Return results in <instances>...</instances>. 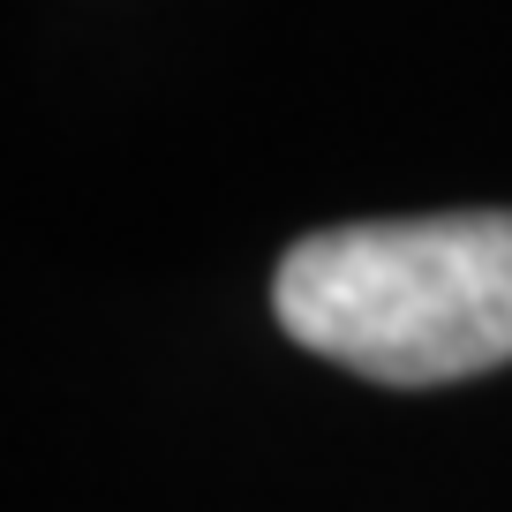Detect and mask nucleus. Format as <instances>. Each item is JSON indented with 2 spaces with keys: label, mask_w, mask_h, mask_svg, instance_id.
<instances>
[{
  "label": "nucleus",
  "mask_w": 512,
  "mask_h": 512,
  "mask_svg": "<svg viewBox=\"0 0 512 512\" xmlns=\"http://www.w3.org/2000/svg\"><path fill=\"white\" fill-rule=\"evenodd\" d=\"M272 309L309 354L377 384H452L512 362V211L324 226L287 249Z\"/></svg>",
  "instance_id": "obj_1"
}]
</instances>
